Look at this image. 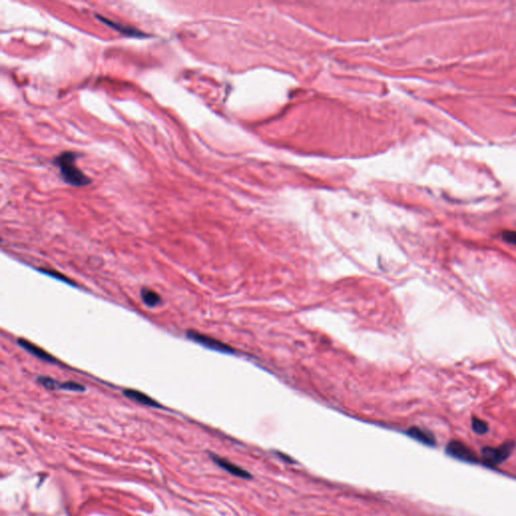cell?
I'll return each mask as SVG.
<instances>
[{
  "label": "cell",
  "mask_w": 516,
  "mask_h": 516,
  "mask_svg": "<svg viewBox=\"0 0 516 516\" xmlns=\"http://www.w3.org/2000/svg\"><path fill=\"white\" fill-rule=\"evenodd\" d=\"M78 157H80V154L77 152L64 151L53 158V163L59 167L65 183L73 187H85L90 185L92 181L77 166Z\"/></svg>",
  "instance_id": "obj_1"
},
{
  "label": "cell",
  "mask_w": 516,
  "mask_h": 516,
  "mask_svg": "<svg viewBox=\"0 0 516 516\" xmlns=\"http://www.w3.org/2000/svg\"><path fill=\"white\" fill-rule=\"evenodd\" d=\"M514 448L515 442L513 441H507L495 448L485 447L482 449V460L487 466H497L510 457Z\"/></svg>",
  "instance_id": "obj_2"
},
{
  "label": "cell",
  "mask_w": 516,
  "mask_h": 516,
  "mask_svg": "<svg viewBox=\"0 0 516 516\" xmlns=\"http://www.w3.org/2000/svg\"><path fill=\"white\" fill-rule=\"evenodd\" d=\"M446 453L449 456H451L457 460L463 461V462H467V463H477L478 462L477 457L474 454V452L469 447H467L464 443H462L460 441H451L447 445Z\"/></svg>",
  "instance_id": "obj_3"
},
{
  "label": "cell",
  "mask_w": 516,
  "mask_h": 516,
  "mask_svg": "<svg viewBox=\"0 0 516 516\" xmlns=\"http://www.w3.org/2000/svg\"><path fill=\"white\" fill-rule=\"evenodd\" d=\"M187 336L189 339H191V340H193L209 349H212V350H215L218 352H222V353H233V349L231 347H229L228 345H226L212 337L198 333L196 331H188Z\"/></svg>",
  "instance_id": "obj_4"
},
{
  "label": "cell",
  "mask_w": 516,
  "mask_h": 516,
  "mask_svg": "<svg viewBox=\"0 0 516 516\" xmlns=\"http://www.w3.org/2000/svg\"><path fill=\"white\" fill-rule=\"evenodd\" d=\"M96 17L102 21L103 23H105L106 25H108L109 27L117 30L118 32L126 35V36H130V37H146V36H149L148 34H146L145 32L139 30L138 28L134 27V26H130V25H125L123 23H119V22H115V21H112L106 17H103L99 14H96Z\"/></svg>",
  "instance_id": "obj_5"
},
{
  "label": "cell",
  "mask_w": 516,
  "mask_h": 516,
  "mask_svg": "<svg viewBox=\"0 0 516 516\" xmlns=\"http://www.w3.org/2000/svg\"><path fill=\"white\" fill-rule=\"evenodd\" d=\"M211 458L223 470L227 471L228 473H230V474H232V475H234L236 477H240V478H243V479H250V478H252L249 472H247L246 470L242 469L241 467H239V466H237V465H235V464H233V463H231V462H229V461H227L225 459H222V458H220V457H218L216 455H213V454H211Z\"/></svg>",
  "instance_id": "obj_6"
},
{
  "label": "cell",
  "mask_w": 516,
  "mask_h": 516,
  "mask_svg": "<svg viewBox=\"0 0 516 516\" xmlns=\"http://www.w3.org/2000/svg\"><path fill=\"white\" fill-rule=\"evenodd\" d=\"M407 434L412 439H414L426 446H429V447L436 446V438H435L434 434L428 430H425V429H422L419 427H413L408 430Z\"/></svg>",
  "instance_id": "obj_7"
},
{
  "label": "cell",
  "mask_w": 516,
  "mask_h": 516,
  "mask_svg": "<svg viewBox=\"0 0 516 516\" xmlns=\"http://www.w3.org/2000/svg\"><path fill=\"white\" fill-rule=\"evenodd\" d=\"M18 345L21 346L23 349H25L28 353L32 354L33 356L37 357L40 360H43V361H46L49 363H55V359L50 354L46 353L43 349L39 348L38 346L34 345L33 343H31L25 339H19Z\"/></svg>",
  "instance_id": "obj_8"
},
{
  "label": "cell",
  "mask_w": 516,
  "mask_h": 516,
  "mask_svg": "<svg viewBox=\"0 0 516 516\" xmlns=\"http://www.w3.org/2000/svg\"><path fill=\"white\" fill-rule=\"evenodd\" d=\"M124 395L128 398H130L131 400H134L136 403H139L141 405H144V406H147V407H151V408H156V409H159L160 408V405L158 403H156L154 399H152L151 397H149L148 395L138 391V390H134V389H125L124 390Z\"/></svg>",
  "instance_id": "obj_9"
},
{
  "label": "cell",
  "mask_w": 516,
  "mask_h": 516,
  "mask_svg": "<svg viewBox=\"0 0 516 516\" xmlns=\"http://www.w3.org/2000/svg\"><path fill=\"white\" fill-rule=\"evenodd\" d=\"M141 299L143 303L148 307H155L160 302V297L155 292L149 289L141 290Z\"/></svg>",
  "instance_id": "obj_10"
},
{
  "label": "cell",
  "mask_w": 516,
  "mask_h": 516,
  "mask_svg": "<svg viewBox=\"0 0 516 516\" xmlns=\"http://www.w3.org/2000/svg\"><path fill=\"white\" fill-rule=\"evenodd\" d=\"M39 271H41L42 273H44V274H46V275H49V276H51V277H53V278H55V279H59V280H61V281H63V282H66V283H68V284L76 285V283H75L72 279H70L68 276H66V275H64V274H62V273H60V272H59V271H56V270H52V269H45V268H39Z\"/></svg>",
  "instance_id": "obj_11"
},
{
  "label": "cell",
  "mask_w": 516,
  "mask_h": 516,
  "mask_svg": "<svg viewBox=\"0 0 516 516\" xmlns=\"http://www.w3.org/2000/svg\"><path fill=\"white\" fill-rule=\"evenodd\" d=\"M472 429L478 435H484L488 432L489 427L485 421H482L478 418H473L472 420Z\"/></svg>",
  "instance_id": "obj_12"
},
{
  "label": "cell",
  "mask_w": 516,
  "mask_h": 516,
  "mask_svg": "<svg viewBox=\"0 0 516 516\" xmlns=\"http://www.w3.org/2000/svg\"><path fill=\"white\" fill-rule=\"evenodd\" d=\"M502 238L504 241L510 243V244H513L516 245V231H511V230H506V231H503L502 232Z\"/></svg>",
  "instance_id": "obj_13"
}]
</instances>
